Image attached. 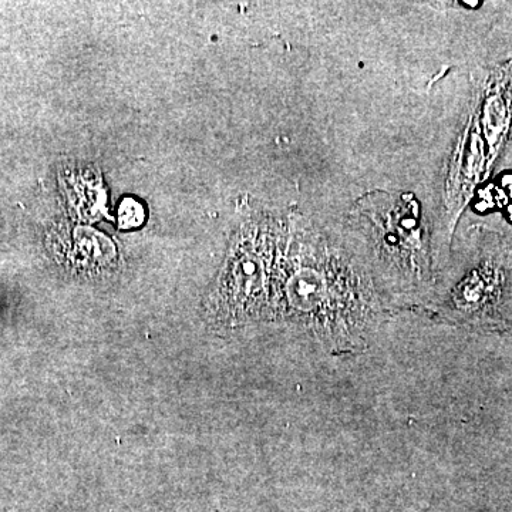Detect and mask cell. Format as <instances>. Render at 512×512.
I'll return each instance as SVG.
<instances>
[{"label": "cell", "mask_w": 512, "mask_h": 512, "mask_svg": "<svg viewBox=\"0 0 512 512\" xmlns=\"http://www.w3.org/2000/svg\"><path fill=\"white\" fill-rule=\"evenodd\" d=\"M284 296L293 320L330 355L365 352L383 320L382 296L369 269L320 234L293 258Z\"/></svg>", "instance_id": "1"}, {"label": "cell", "mask_w": 512, "mask_h": 512, "mask_svg": "<svg viewBox=\"0 0 512 512\" xmlns=\"http://www.w3.org/2000/svg\"><path fill=\"white\" fill-rule=\"evenodd\" d=\"M355 210L380 274L409 296L427 288L433 278V261L419 202L409 195L373 192L360 198Z\"/></svg>", "instance_id": "2"}, {"label": "cell", "mask_w": 512, "mask_h": 512, "mask_svg": "<svg viewBox=\"0 0 512 512\" xmlns=\"http://www.w3.org/2000/svg\"><path fill=\"white\" fill-rule=\"evenodd\" d=\"M501 276L493 268H484L464 279L454 289L448 303V318L477 329L503 326L497 313Z\"/></svg>", "instance_id": "4"}, {"label": "cell", "mask_w": 512, "mask_h": 512, "mask_svg": "<svg viewBox=\"0 0 512 512\" xmlns=\"http://www.w3.org/2000/svg\"><path fill=\"white\" fill-rule=\"evenodd\" d=\"M269 254L271 244L262 232H249L248 237L239 242L222 281V302L227 316L245 320L262 312L271 265Z\"/></svg>", "instance_id": "3"}, {"label": "cell", "mask_w": 512, "mask_h": 512, "mask_svg": "<svg viewBox=\"0 0 512 512\" xmlns=\"http://www.w3.org/2000/svg\"><path fill=\"white\" fill-rule=\"evenodd\" d=\"M144 217H146V214H144V208L140 202L131 200V198L121 201L119 207V225L121 229L138 227V225L143 224Z\"/></svg>", "instance_id": "5"}]
</instances>
